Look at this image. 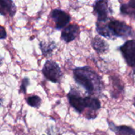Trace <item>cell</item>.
I'll return each instance as SVG.
<instances>
[{
	"label": "cell",
	"instance_id": "4fadbf2b",
	"mask_svg": "<svg viewBox=\"0 0 135 135\" xmlns=\"http://www.w3.org/2000/svg\"><path fill=\"white\" fill-rule=\"evenodd\" d=\"M56 44L54 41L51 42L42 41L40 43V48L44 56H50L53 53L54 50L56 48Z\"/></svg>",
	"mask_w": 135,
	"mask_h": 135
},
{
	"label": "cell",
	"instance_id": "277c9868",
	"mask_svg": "<svg viewBox=\"0 0 135 135\" xmlns=\"http://www.w3.org/2000/svg\"><path fill=\"white\" fill-rule=\"evenodd\" d=\"M42 73L47 80L57 83L62 77V71L59 65L52 60H47L44 65Z\"/></svg>",
	"mask_w": 135,
	"mask_h": 135
},
{
	"label": "cell",
	"instance_id": "52a82bcc",
	"mask_svg": "<svg viewBox=\"0 0 135 135\" xmlns=\"http://www.w3.org/2000/svg\"><path fill=\"white\" fill-rule=\"evenodd\" d=\"M80 28L76 24H72L63 28L61 34V39L64 42L69 43L73 41L79 34Z\"/></svg>",
	"mask_w": 135,
	"mask_h": 135
},
{
	"label": "cell",
	"instance_id": "30bf717a",
	"mask_svg": "<svg viewBox=\"0 0 135 135\" xmlns=\"http://www.w3.org/2000/svg\"><path fill=\"white\" fill-rule=\"evenodd\" d=\"M92 46L98 54H105L109 50V44L99 36H96L92 39Z\"/></svg>",
	"mask_w": 135,
	"mask_h": 135
},
{
	"label": "cell",
	"instance_id": "3957f363",
	"mask_svg": "<svg viewBox=\"0 0 135 135\" xmlns=\"http://www.w3.org/2000/svg\"><path fill=\"white\" fill-rule=\"evenodd\" d=\"M70 105L79 113H83L86 109L90 112L92 119L95 118L92 113L98 112L101 108V103L94 96L83 97L78 91L71 88L67 95Z\"/></svg>",
	"mask_w": 135,
	"mask_h": 135
},
{
	"label": "cell",
	"instance_id": "ba28073f",
	"mask_svg": "<svg viewBox=\"0 0 135 135\" xmlns=\"http://www.w3.org/2000/svg\"><path fill=\"white\" fill-rule=\"evenodd\" d=\"M94 11L98 16V20H105L108 18L110 9L108 1H96L94 3Z\"/></svg>",
	"mask_w": 135,
	"mask_h": 135
},
{
	"label": "cell",
	"instance_id": "2e32d148",
	"mask_svg": "<svg viewBox=\"0 0 135 135\" xmlns=\"http://www.w3.org/2000/svg\"><path fill=\"white\" fill-rule=\"evenodd\" d=\"M7 37V33L5 31V28H4L3 26H0V38L1 40L5 39Z\"/></svg>",
	"mask_w": 135,
	"mask_h": 135
},
{
	"label": "cell",
	"instance_id": "7a4b0ae2",
	"mask_svg": "<svg viewBox=\"0 0 135 135\" xmlns=\"http://www.w3.org/2000/svg\"><path fill=\"white\" fill-rule=\"evenodd\" d=\"M73 76L75 82L83 86L91 96L100 94L104 90L100 76L88 66L75 68Z\"/></svg>",
	"mask_w": 135,
	"mask_h": 135
},
{
	"label": "cell",
	"instance_id": "e0dca14e",
	"mask_svg": "<svg viewBox=\"0 0 135 135\" xmlns=\"http://www.w3.org/2000/svg\"><path fill=\"white\" fill-rule=\"evenodd\" d=\"M133 104H134V107H135V98H134V103H133Z\"/></svg>",
	"mask_w": 135,
	"mask_h": 135
},
{
	"label": "cell",
	"instance_id": "9a60e30c",
	"mask_svg": "<svg viewBox=\"0 0 135 135\" xmlns=\"http://www.w3.org/2000/svg\"><path fill=\"white\" fill-rule=\"evenodd\" d=\"M30 84V81H29V79L28 77H25L22 79V82H21V85L20 86L19 88V92L22 94H26V88Z\"/></svg>",
	"mask_w": 135,
	"mask_h": 135
},
{
	"label": "cell",
	"instance_id": "5b68a950",
	"mask_svg": "<svg viewBox=\"0 0 135 135\" xmlns=\"http://www.w3.org/2000/svg\"><path fill=\"white\" fill-rule=\"evenodd\" d=\"M119 49L128 65L135 67V40H127Z\"/></svg>",
	"mask_w": 135,
	"mask_h": 135
},
{
	"label": "cell",
	"instance_id": "6da1fadb",
	"mask_svg": "<svg viewBox=\"0 0 135 135\" xmlns=\"http://www.w3.org/2000/svg\"><path fill=\"white\" fill-rule=\"evenodd\" d=\"M96 26L98 33L108 39L114 40L117 38L125 39L135 36L133 28L130 26L125 22L113 18L98 20Z\"/></svg>",
	"mask_w": 135,
	"mask_h": 135
},
{
	"label": "cell",
	"instance_id": "8fae6325",
	"mask_svg": "<svg viewBox=\"0 0 135 135\" xmlns=\"http://www.w3.org/2000/svg\"><path fill=\"white\" fill-rule=\"evenodd\" d=\"M109 128L115 133L116 135H135V130L126 125L115 126L113 123H109Z\"/></svg>",
	"mask_w": 135,
	"mask_h": 135
},
{
	"label": "cell",
	"instance_id": "9c48e42d",
	"mask_svg": "<svg viewBox=\"0 0 135 135\" xmlns=\"http://www.w3.org/2000/svg\"><path fill=\"white\" fill-rule=\"evenodd\" d=\"M1 15H8L13 17L15 15L17 8L14 3L10 0H2L1 1Z\"/></svg>",
	"mask_w": 135,
	"mask_h": 135
},
{
	"label": "cell",
	"instance_id": "5bb4252c",
	"mask_svg": "<svg viewBox=\"0 0 135 135\" xmlns=\"http://www.w3.org/2000/svg\"><path fill=\"white\" fill-rule=\"evenodd\" d=\"M26 102H27L28 105L32 107V108H39L41 105L42 99L38 96L34 95V96H29L26 99Z\"/></svg>",
	"mask_w": 135,
	"mask_h": 135
},
{
	"label": "cell",
	"instance_id": "7c38bea8",
	"mask_svg": "<svg viewBox=\"0 0 135 135\" xmlns=\"http://www.w3.org/2000/svg\"><path fill=\"white\" fill-rule=\"evenodd\" d=\"M120 11L121 14L135 18V0H131L127 3L122 4L120 7Z\"/></svg>",
	"mask_w": 135,
	"mask_h": 135
},
{
	"label": "cell",
	"instance_id": "8992f818",
	"mask_svg": "<svg viewBox=\"0 0 135 135\" xmlns=\"http://www.w3.org/2000/svg\"><path fill=\"white\" fill-rule=\"evenodd\" d=\"M51 18L55 23L56 29L65 28L71 21V16L65 11L61 9H54L50 14Z\"/></svg>",
	"mask_w": 135,
	"mask_h": 135
}]
</instances>
